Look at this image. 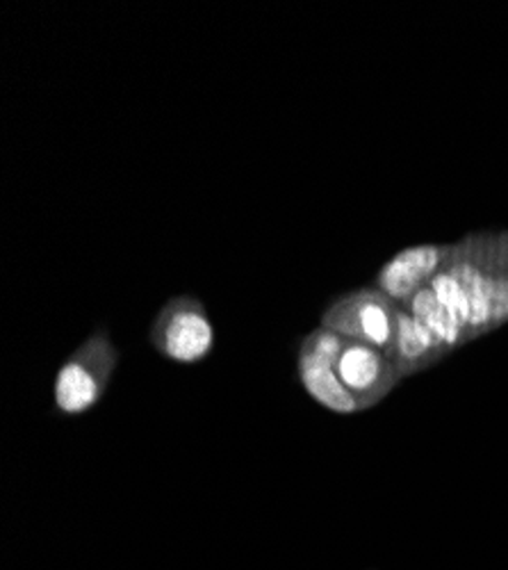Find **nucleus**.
Listing matches in <instances>:
<instances>
[{"instance_id": "obj_1", "label": "nucleus", "mask_w": 508, "mask_h": 570, "mask_svg": "<svg viewBox=\"0 0 508 570\" xmlns=\"http://www.w3.org/2000/svg\"><path fill=\"white\" fill-rule=\"evenodd\" d=\"M501 261V230H477L449 247L429 288L464 328L468 343L492 334Z\"/></svg>"}, {"instance_id": "obj_2", "label": "nucleus", "mask_w": 508, "mask_h": 570, "mask_svg": "<svg viewBox=\"0 0 508 570\" xmlns=\"http://www.w3.org/2000/svg\"><path fill=\"white\" fill-rule=\"evenodd\" d=\"M119 367V350L108 328H97L60 365L53 382L56 413L78 417L97 409Z\"/></svg>"}, {"instance_id": "obj_3", "label": "nucleus", "mask_w": 508, "mask_h": 570, "mask_svg": "<svg viewBox=\"0 0 508 570\" xmlns=\"http://www.w3.org/2000/svg\"><path fill=\"white\" fill-rule=\"evenodd\" d=\"M151 347L167 361L197 365L215 350V326L199 297H171L149 328Z\"/></svg>"}, {"instance_id": "obj_4", "label": "nucleus", "mask_w": 508, "mask_h": 570, "mask_svg": "<svg viewBox=\"0 0 508 570\" xmlns=\"http://www.w3.org/2000/svg\"><path fill=\"white\" fill-rule=\"evenodd\" d=\"M397 308L399 304L372 285V288H358L336 297L321 313L319 326L336 331L347 341L372 345L388 354L395 338Z\"/></svg>"}, {"instance_id": "obj_5", "label": "nucleus", "mask_w": 508, "mask_h": 570, "mask_svg": "<svg viewBox=\"0 0 508 570\" xmlns=\"http://www.w3.org/2000/svg\"><path fill=\"white\" fill-rule=\"evenodd\" d=\"M347 338L336 331L319 326L301 338L297 352V376L301 389L321 409L338 415L360 413L356 397L345 389L336 372V361L345 347Z\"/></svg>"}, {"instance_id": "obj_6", "label": "nucleus", "mask_w": 508, "mask_h": 570, "mask_svg": "<svg viewBox=\"0 0 508 570\" xmlns=\"http://www.w3.org/2000/svg\"><path fill=\"white\" fill-rule=\"evenodd\" d=\"M336 372L345 389L356 397L360 411L375 409L401 382L399 372L381 350L356 341L345 343L336 361Z\"/></svg>"}, {"instance_id": "obj_7", "label": "nucleus", "mask_w": 508, "mask_h": 570, "mask_svg": "<svg viewBox=\"0 0 508 570\" xmlns=\"http://www.w3.org/2000/svg\"><path fill=\"white\" fill-rule=\"evenodd\" d=\"M451 245H415L392 256L375 276V288L404 306L431 283Z\"/></svg>"}, {"instance_id": "obj_8", "label": "nucleus", "mask_w": 508, "mask_h": 570, "mask_svg": "<svg viewBox=\"0 0 508 570\" xmlns=\"http://www.w3.org/2000/svg\"><path fill=\"white\" fill-rule=\"evenodd\" d=\"M449 352L445 345L431 334V331L410 315L404 306L397 308V326L390 352L386 354L401 379L429 370L438 361H442Z\"/></svg>"}, {"instance_id": "obj_9", "label": "nucleus", "mask_w": 508, "mask_h": 570, "mask_svg": "<svg viewBox=\"0 0 508 570\" xmlns=\"http://www.w3.org/2000/svg\"><path fill=\"white\" fill-rule=\"evenodd\" d=\"M404 308L418 317L431 334L445 345V350L451 354L454 350L468 345V338L464 334V328H460L454 317L438 304L436 295L431 293V288L427 285V288H422L418 295L410 297Z\"/></svg>"}]
</instances>
